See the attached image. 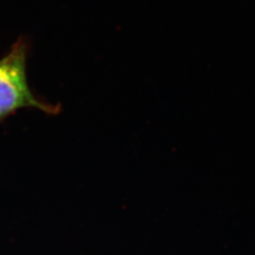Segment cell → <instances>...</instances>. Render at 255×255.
<instances>
[{
  "label": "cell",
  "instance_id": "obj_1",
  "mask_svg": "<svg viewBox=\"0 0 255 255\" xmlns=\"http://www.w3.org/2000/svg\"><path fill=\"white\" fill-rule=\"evenodd\" d=\"M29 43L21 37L0 59V123L19 110L35 109L50 116L61 112L59 104L39 99L27 82Z\"/></svg>",
  "mask_w": 255,
  "mask_h": 255
}]
</instances>
